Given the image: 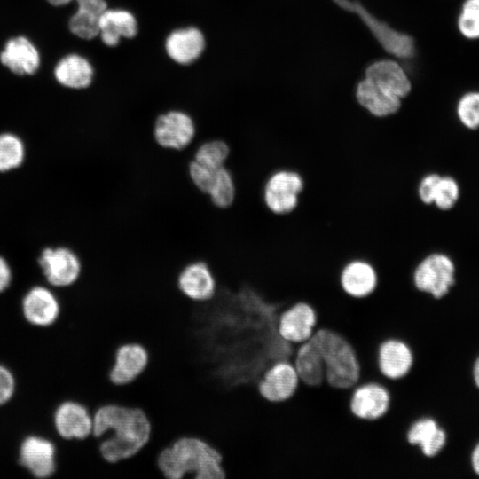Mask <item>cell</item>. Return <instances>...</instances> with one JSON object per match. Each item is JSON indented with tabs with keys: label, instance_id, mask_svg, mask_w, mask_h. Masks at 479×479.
Listing matches in <instances>:
<instances>
[{
	"label": "cell",
	"instance_id": "cell-8",
	"mask_svg": "<svg viewBox=\"0 0 479 479\" xmlns=\"http://www.w3.org/2000/svg\"><path fill=\"white\" fill-rule=\"evenodd\" d=\"M177 286L186 298L196 302L209 301L217 290V281L212 266L199 259L181 266L177 275Z\"/></svg>",
	"mask_w": 479,
	"mask_h": 479
},
{
	"label": "cell",
	"instance_id": "cell-37",
	"mask_svg": "<svg viewBox=\"0 0 479 479\" xmlns=\"http://www.w3.org/2000/svg\"><path fill=\"white\" fill-rule=\"evenodd\" d=\"M469 461L473 472L479 477V441L471 450Z\"/></svg>",
	"mask_w": 479,
	"mask_h": 479
},
{
	"label": "cell",
	"instance_id": "cell-24",
	"mask_svg": "<svg viewBox=\"0 0 479 479\" xmlns=\"http://www.w3.org/2000/svg\"><path fill=\"white\" fill-rule=\"evenodd\" d=\"M365 78L400 98L411 91V82L403 67L396 61L381 59L369 65Z\"/></svg>",
	"mask_w": 479,
	"mask_h": 479
},
{
	"label": "cell",
	"instance_id": "cell-21",
	"mask_svg": "<svg viewBox=\"0 0 479 479\" xmlns=\"http://www.w3.org/2000/svg\"><path fill=\"white\" fill-rule=\"evenodd\" d=\"M356 100L362 109L376 118L391 116L402 106V98L389 93L366 78L357 86Z\"/></svg>",
	"mask_w": 479,
	"mask_h": 479
},
{
	"label": "cell",
	"instance_id": "cell-19",
	"mask_svg": "<svg viewBox=\"0 0 479 479\" xmlns=\"http://www.w3.org/2000/svg\"><path fill=\"white\" fill-rule=\"evenodd\" d=\"M378 282L375 267L368 260L354 258L347 262L340 273V283L343 291L355 298L371 294Z\"/></svg>",
	"mask_w": 479,
	"mask_h": 479
},
{
	"label": "cell",
	"instance_id": "cell-15",
	"mask_svg": "<svg viewBox=\"0 0 479 479\" xmlns=\"http://www.w3.org/2000/svg\"><path fill=\"white\" fill-rule=\"evenodd\" d=\"M149 361L147 349L137 342L118 347L109 379L115 385H126L137 379L146 368Z\"/></svg>",
	"mask_w": 479,
	"mask_h": 479
},
{
	"label": "cell",
	"instance_id": "cell-34",
	"mask_svg": "<svg viewBox=\"0 0 479 479\" xmlns=\"http://www.w3.org/2000/svg\"><path fill=\"white\" fill-rule=\"evenodd\" d=\"M442 172L432 170L424 173L419 179L416 192L425 206H433L434 192Z\"/></svg>",
	"mask_w": 479,
	"mask_h": 479
},
{
	"label": "cell",
	"instance_id": "cell-28",
	"mask_svg": "<svg viewBox=\"0 0 479 479\" xmlns=\"http://www.w3.org/2000/svg\"><path fill=\"white\" fill-rule=\"evenodd\" d=\"M231 145L220 138L202 142L195 150L192 159L214 169L226 166L232 156Z\"/></svg>",
	"mask_w": 479,
	"mask_h": 479
},
{
	"label": "cell",
	"instance_id": "cell-39",
	"mask_svg": "<svg viewBox=\"0 0 479 479\" xmlns=\"http://www.w3.org/2000/svg\"><path fill=\"white\" fill-rule=\"evenodd\" d=\"M51 5L55 7L65 6L72 2L76 3L78 0H46Z\"/></svg>",
	"mask_w": 479,
	"mask_h": 479
},
{
	"label": "cell",
	"instance_id": "cell-4",
	"mask_svg": "<svg viewBox=\"0 0 479 479\" xmlns=\"http://www.w3.org/2000/svg\"><path fill=\"white\" fill-rule=\"evenodd\" d=\"M457 268L453 258L442 249L423 255L412 271L414 287L436 301L445 299L456 283Z\"/></svg>",
	"mask_w": 479,
	"mask_h": 479
},
{
	"label": "cell",
	"instance_id": "cell-29",
	"mask_svg": "<svg viewBox=\"0 0 479 479\" xmlns=\"http://www.w3.org/2000/svg\"><path fill=\"white\" fill-rule=\"evenodd\" d=\"M460 196L458 180L452 175L441 173L434 192L433 207L441 213L449 212L458 204Z\"/></svg>",
	"mask_w": 479,
	"mask_h": 479
},
{
	"label": "cell",
	"instance_id": "cell-23",
	"mask_svg": "<svg viewBox=\"0 0 479 479\" xmlns=\"http://www.w3.org/2000/svg\"><path fill=\"white\" fill-rule=\"evenodd\" d=\"M412 364V351L404 342L389 339L380 345L378 365L385 377L390 380L401 379L409 373Z\"/></svg>",
	"mask_w": 479,
	"mask_h": 479
},
{
	"label": "cell",
	"instance_id": "cell-38",
	"mask_svg": "<svg viewBox=\"0 0 479 479\" xmlns=\"http://www.w3.org/2000/svg\"><path fill=\"white\" fill-rule=\"evenodd\" d=\"M472 379L475 386L479 389V355L475 359L472 365Z\"/></svg>",
	"mask_w": 479,
	"mask_h": 479
},
{
	"label": "cell",
	"instance_id": "cell-16",
	"mask_svg": "<svg viewBox=\"0 0 479 479\" xmlns=\"http://www.w3.org/2000/svg\"><path fill=\"white\" fill-rule=\"evenodd\" d=\"M407 442L418 446L427 458H435L445 450L448 433L436 418L425 416L415 420L406 434Z\"/></svg>",
	"mask_w": 479,
	"mask_h": 479
},
{
	"label": "cell",
	"instance_id": "cell-20",
	"mask_svg": "<svg viewBox=\"0 0 479 479\" xmlns=\"http://www.w3.org/2000/svg\"><path fill=\"white\" fill-rule=\"evenodd\" d=\"M389 400V394L384 387L376 383H366L355 388L350 400V410L359 419L374 420L386 413Z\"/></svg>",
	"mask_w": 479,
	"mask_h": 479
},
{
	"label": "cell",
	"instance_id": "cell-25",
	"mask_svg": "<svg viewBox=\"0 0 479 479\" xmlns=\"http://www.w3.org/2000/svg\"><path fill=\"white\" fill-rule=\"evenodd\" d=\"M77 8L68 20V29L76 37L92 40L98 37L99 19L108 7L106 0H78Z\"/></svg>",
	"mask_w": 479,
	"mask_h": 479
},
{
	"label": "cell",
	"instance_id": "cell-35",
	"mask_svg": "<svg viewBox=\"0 0 479 479\" xmlns=\"http://www.w3.org/2000/svg\"><path fill=\"white\" fill-rule=\"evenodd\" d=\"M15 386L12 373L6 366L0 365V406L12 399Z\"/></svg>",
	"mask_w": 479,
	"mask_h": 479
},
{
	"label": "cell",
	"instance_id": "cell-32",
	"mask_svg": "<svg viewBox=\"0 0 479 479\" xmlns=\"http://www.w3.org/2000/svg\"><path fill=\"white\" fill-rule=\"evenodd\" d=\"M460 34L470 40L479 39V0H465L458 17Z\"/></svg>",
	"mask_w": 479,
	"mask_h": 479
},
{
	"label": "cell",
	"instance_id": "cell-26",
	"mask_svg": "<svg viewBox=\"0 0 479 479\" xmlns=\"http://www.w3.org/2000/svg\"><path fill=\"white\" fill-rule=\"evenodd\" d=\"M293 364L299 381L309 386H318L326 381L324 360L310 340L299 345Z\"/></svg>",
	"mask_w": 479,
	"mask_h": 479
},
{
	"label": "cell",
	"instance_id": "cell-5",
	"mask_svg": "<svg viewBox=\"0 0 479 479\" xmlns=\"http://www.w3.org/2000/svg\"><path fill=\"white\" fill-rule=\"evenodd\" d=\"M304 187L301 174L290 169H278L266 178L262 191L263 201L276 215L293 212L298 205Z\"/></svg>",
	"mask_w": 479,
	"mask_h": 479
},
{
	"label": "cell",
	"instance_id": "cell-2",
	"mask_svg": "<svg viewBox=\"0 0 479 479\" xmlns=\"http://www.w3.org/2000/svg\"><path fill=\"white\" fill-rule=\"evenodd\" d=\"M166 479H225L222 456L197 436H181L164 448L157 459Z\"/></svg>",
	"mask_w": 479,
	"mask_h": 479
},
{
	"label": "cell",
	"instance_id": "cell-6",
	"mask_svg": "<svg viewBox=\"0 0 479 479\" xmlns=\"http://www.w3.org/2000/svg\"><path fill=\"white\" fill-rule=\"evenodd\" d=\"M196 132L193 118L180 109H171L159 114L153 126V137L156 145L170 152H180L190 146Z\"/></svg>",
	"mask_w": 479,
	"mask_h": 479
},
{
	"label": "cell",
	"instance_id": "cell-10",
	"mask_svg": "<svg viewBox=\"0 0 479 479\" xmlns=\"http://www.w3.org/2000/svg\"><path fill=\"white\" fill-rule=\"evenodd\" d=\"M20 464L35 477L48 478L56 470V448L51 441L28 436L20 447Z\"/></svg>",
	"mask_w": 479,
	"mask_h": 479
},
{
	"label": "cell",
	"instance_id": "cell-17",
	"mask_svg": "<svg viewBox=\"0 0 479 479\" xmlns=\"http://www.w3.org/2000/svg\"><path fill=\"white\" fill-rule=\"evenodd\" d=\"M22 313L31 325L49 326L59 317L60 304L50 289L35 286L30 288L23 297Z\"/></svg>",
	"mask_w": 479,
	"mask_h": 479
},
{
	"label": "cell",
	"instance_id": "cell-13",
	"mask_svg": "<svg viewBox=\"0 0 479 479\" xmlns=\"http://www.w3.org/2000/svg\"><path fill=\"white\" fill-rule=\"evenodd\" d=\"M299 378L293 363L279 361L271 365L258 383V390L266 400L282 402L293 396Z\"/></svg>",
	"mask_w": 479,
	"mask_h": 479
},
{
	"label": "cell",
	"instance_id": "cell-1",
	"mask_svg": "<svg viewBox=\"0 0 479 479\" xmlns=\"http://www.w3.org/2000/svg\"><path fill=\"white\" fill-rule=\"evenodd\" d=\"M92 436L103 459L115 463L135 455L147 443L151 424L139 408L106 404L92 413Z\"/></svg>",
	"mask_w": 479,
	"mask_h": 479
},
{
	"label": "cell",
	"instance_id": "cell-22",
	"mask_svg": "<svg viewBox=\"0 0 479 479\" xmlns=\"http://www.w3.org/2000/svg\"><path fill=\"white\" fill-rule=\"evenodd\" d=\"M53 76L64 88L83 90L90 87L93 82L94 67L86 57L78 53H69L57 62Z\"/></svg>",
	"mask_w": 479,
	"mask_h": 479
},
{
	"label": "cell",
	"instance_id": "cell-30",
	"mask_svg": "<svg viewBox=\"0 0 479 479\" xmlns=\"http://www.w3.org/2000/svg\"><path fill=\"white\" fill-rule=\"evenodd\" d=\"M25 159V145L15 134H0V172H8L21 166Z\"/></svg>",
	"mask_w": 479,
	"mask_h": 479
},
{
	"label": "cell",
	"instance_id": "cell-27",
	"mask_svg": "<svg viewBox=\"0 0 479 479\" xmlns=\"http://www.w3.org/2000/svg\"><path fill=\"white\" fill-rule=\"evenodd\" d=\"M238 193L234 173L226 166L216 170L213 184L207 194L209 201L219 209H227L235 204Z\"/></svg>",
	"mask_w": 479,
	"mask_h": 479
},
{
	"label": "cell",
	"instance_id": "cell-3",
	"mask_svg": "<svg viewBox=\"0 0 479 479\" xmlns=\"http://www.w3.org/2000/svg\"><path fill=\"white\" fill-rule=\"evenodd\" d=\"M310 341L324 360L326 383L336 389L356 388L360 368L354 349L349 342L327 329L314 330Z\"/></svg>",
	"mask_w": 479,
	"mask_h": 479
},
{
	"label": "cell",
	"instance_id": "cell-9",
	"mask_svg": "<svg viewBox=\"0 0 479 479\" xmlns=\"http://www.w3.org/2000/svg\"><path fill=\"white\" fill-rule=\"evenodd\" d=\"M53 422L59 436L67 441H83L92 435V412L75 399L66 400L57 407Z\"/></svg>",
	"mask_w": 479,
	"mask_h": 479
},
{
	"label": "cell",
	"instance_id": "cell-36",
	"mask_svg": "<svg viewBox=\"0 0 479 479\" xmlns=\"http://www.w3.org/2000/svg\"><path fill=\"white\" fill-rule=\"evenodd\" d=\"M12 281V271L7 261L0 255V293L4 292Z\"/></svg>",
	"mask_w": 479,
	"mask_h": 479
},
{
	"label": "cell",
	"instance_id": "cell-11",
	"mask_svg": "<svg viewBox=\"0 0 479 479\" xmlns=\"http://www.w3.org/2000/svg\"><path fill=\"white\" fill-rule=\"evenodd\" d=\"M167 56L175 63L187 66L197 61L206 49V38L196 27H185L172 30L165 39Z\"/></svg>",
	"mask_w": 479,
	"mask_h": 479
},
{
	"label": "cell",
	"instance_id": "cell-31",
	"mask_svg": "<svg viewBox=\"0 0 479 479\" xmlns=\"http://www.w3.org/2000/svg\"><path fill=\"white\" fill-rule=\"evenodd\" d=\"M456 115L466 129L479 130V91H469L460 97L456 106Z\"/></svg>",
	"mask_w": 479,
	"mask_h": 479
},
{
	"label": "cell",
	"instance_id": "cell-14",
	"mask_svg": "<svg viewBox=\"0 0 479 479\" xmlns=\"http://www.w3.org/2000/svg\"><path fill=\"white\" fill-rule=\"evenodd\" d=\"M316 326V313L305 302H298L279 316L278 331L282 339L301 344L310 339Z\"/></svg>",
	"mask_w": 479,
	"mask_h": 479
},
{
	"label": "cell",
	"instance_id": "cell-18",
	"mask_svg": "<svg viewBox=\"0 0 479 479\" xmlns=\"http://www.w3.org/2000/svg\"><path fill=\"white\" fill-rule=\"evenodd\" d=\"M137 33V20L129 10L107 7L100 16L98 37L106 46L115 47L122 39H132Z\"/></svg>",
	"mask_w": 479,
	"mask_h": 479
},
{
	"label": "cell",
	"instance_id": "cell-12",
	"mask_svg": "<svg viewBox=\"0 0 479 479\" xmlns=\"http://www.w3.org/2000/svg\"><path fill=\"white\" fill-rule=\"evenodd\" d=\"M0 62L16 75H32L40 67L41 56L30 39L17 35L5 43L0 52Z\"/></svg>",
	"mask_w": 479,
	"mask_h": 479
},
{
	"label": "cell",
	"instance_id": "cell-33",
	"mask_svg": "<svg viewBox=\"0 0 479 479\" xmlns=\"http://www.w3.org/2000/svg\"><path fill=\"white\" fill-rule=\"evenodd\" d=\"M217 169L208 168L191 159L187 165V175L192 185L200 192L207 196Z\"/></svg>",
	"mask_w": 479,
	"mask_h": 479
},
{
	"label": "cell",
	"instance_id": "cell-7",
	"mask_svg": "<svg viewBox=\"0 0 479 479\" xmlns=\"http://www.w3.org/2000/svg\"><path fill=\"white\" fill-rule=\"evenodd\" d=\"M38 263L49 284L57 287L75 285L82 271L78 255L66 247H45L38 257Z\"/></svg>",
	"mask_w": 479,
	"mask_h": 479
}]
</instances>
